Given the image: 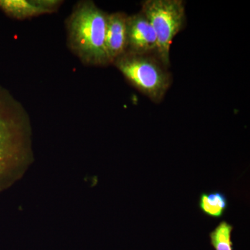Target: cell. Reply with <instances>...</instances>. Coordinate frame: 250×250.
<instances>
[{
	"label": "cell",
	"instance_id": "6da1fadb",
	"mask_svg": "<svg viewBox=\"0 0 250 250\" xmlns=\"http://www.w3.org/2000/svg\"><path fill=\"white\" fill-rule=\"evenodd\" d=\"M31 156L29 116L21 103L0 87V178L24 170Z\"/></svg>",
	"mask_w": 250,
	"mask_h": 250
},
{
	"label": "cell",
	"instance_id": "7a4b0ae2",
	"mask_svg": "<svg viewBox=\"0 0 250 250\" xmlns=\"http://www.w3.org/2000/svg\"><path fill=\"white\" fill-rule=\"evenodd\" d=\"M107 16L94 1H81L67 19L69 48L85 65L111 64L105 44Z\"/></svg>",
	"mask_w": 250,
	"mask_h": 250
},
{
	"label": "cell",
	"instance_id": "3957f363",
	"mask_svg": "<svg viewBox=\"0 0 250 250\" xmlns=\"http://www.w3.org/2000/svg\"><path fill=\"white\" fill-rule=\"evenodd\" d=\"M133 86L155 103H159L172 83V76L153 55L126 52L113 62Z\"/></svg>",
	"mask_w": 250,
	"mask_h": 250
},
{
	"label": "cell",
	"instance_id": "277c9868",
	"mask_svg": "<svg viewBox=\"0 0 250 250\" xmlns=\"http://www.w3.org/2000/svg\"><path fill=\"white\" fill-rule=\"evenodd\" d=\"M141 11L155 31L156 58L164 66H170L172 41L186 24L185 3L182 0H146Z\"/></svg>",
	"mask_w": 250,
	"mask_h": 250
},
{
	"label": "cell",
	"instance_id": "5b68a950",
	"mask_svg": "<svg viewBox=\"0 0 250 250\" xmlns=\"http://www.w3.org/2000/svg\"><path fill=\"white\" fill-rule=\"evenodd\" d=\"M157 49L155 31L141 11L128 16L127 50L138 55H152Z\"/></svg>",
	"mask_w": 250,
	"mask_h": 250
},
{
	"label": "cell",
	"instance_id": "8992f818",
	"mask_svg": "<svg viewBox=\"0 0 250 250\" xmlns=\"http://www.w3.org/2000/svg\"><path fill=\"white\" fill-rule=\"evenodd\" d=\"M127 18L123 12L108 14L105 44L111 64L127 50Z\"/></svg>",
	"mask_w": 250,
	"mask_h": 250
},
{
	"label": "cell",
	"instance_id": "52a82bcc",
	"mask_svg": "<svg viewBox=\"0 0 250 250\" xmlns=\"http://www.w3.org/2000/svg\"><path fill=\"white\" fill-rule=\"evenodd\" d=\"M0 9L8 16L18 20L50 14L37 0H0Z\"/></svg>",
	"mask_w": 250,
	"mask_h": 250
},
{
	"label": "cell",
	"instance_id": "ba28073f",
	"mask_svg": "<svg viewBox=\"0 0 250 250\" xmlns=\"http://www.w3.org/2000/svg\"><path fill=\"white\" fill-rule=\"evenodd\" d=\"M228 207L226 196L220 192L202 193L199 202V207L204 214L211 218H221Z\"/></svg>",
	"mask_w": 250,
	"mask_h": 250
},
{
	"label": "cell",
	"instance_id": "9c48e42d",
	"mask_svg": "<svg viewBox=\"0 0 250 250\" xmlns=\"http://www.w3.org/2000/svg\"><path fill=\"white\" fill-rule=\"evenodd\" d=\"M232 225L223 221L210 233V244L215 250H233L231 242Z\"/></svg>",
	"mask_w": 250,
	"mask_h": 250
}]
</instances>
